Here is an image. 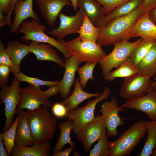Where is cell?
I'll return each mask as SVG.
<instances>
[{"mask_svg":"<svg viewBox=\"0 0 156 156\" xmlns=\"http://www.w3.org/2000/svg\"><path fill=\"white\" fill-rule=\"evenodd\" d=\"M144 14L140 5L129 14L115 19L99 28L97 42L102 47L114 45L134 38L132 32L135 24Z\"/></svg>","mask_w":156,"mask_h":156,"instance_id":"1","label":"cell"},{"mask_svg":"<svg viewBox=\"0 0 156 156\" xmlns=\"http://www.w3.org/2000/svg\"><path fill=\"white\" fill-rule=\"evenodd\" d=\"M26 114L34 144L44 143L53 139L57 120L47 109L41 106L34 110H27Z\"/></svg>","mask_w":156,"mask_h":156,"instance_id":"2","label":"cell"},{"mask_svg":"<svg viewBox=\"0 0 156 156\" xmlns=\"http://www.w3.org/2000/svg\"><path fill=\"white\" fill-rule=\"evenodd\" d=\"M147 132L143 122L132 125L114 141L110 142L109 156L128 155L144 137Z\"/></svg>","mask_w":156,"mask_h":156,"instance_id":"3","label":"cell"},{"mask_svg":"<svg viewBox=\"0 0 156 156\" xmlns=\"http://www.w3.org/2000/svg\"><path fill=\"white\" fill-rule=\"evenodd\" d=\"M46 29L45 26L41 23L39 20L32 19L31 21L23 22L17 33L23 34L21 39L24 42L31 41L49 44L60 51L65 59L71 56V53L63 44V41L59 42L48 36L44 32Z\"/></svg>","mask_w":156,"mask_h":156,"instance_id":"4","label":"cell"},{"mask_svg":"<svg viewBox=\"0 0 156 156\" xmlns=\"http://www.w3.org/2000/svg\"><path fill=\"white\" fill-rule=\"evenodd\" d=\"M63 43L72 55L81 62L99 63L107 55L97 42H83L79 36Z\"/></svg>","mask_w":156,"mask_h":156,"instance_id":"5","label":"cell"},{"mask_svg":"<svg viewBox=\"0 0 156 156\" xmlns=\"http://www.w3.org/2000/svg\"><path fill=\"white\" fill-rule=\"evenodd\" d=\"M111 92L110 89L105 87L101 94L95 97L92 100H89L85 106L77 107L67 113L68 119L72 121L71 131L77 135L83 127L92 121L94 119V111L97 104L102 100L108 99Z\"/></svg>","mask_w":156,"mask_h":156,"instance_id":"6","label":"cell"},{"mask_svg":"<svg viewBox=\"0 0 156 156\" xmlns=\"http://www.w3.org/2000/svg\"><path fill=\"white\" fill-rule=\"evenodd\" d=\"M142 40L140 38L133 42L125 40L114 45L113 50L99 63L102 70L103 76L106 81L111 70L113 68H118L128 59Z\"/></svg>","mask_w":156,"mask_h":156,"instance_id":"7","label":"cell"},{"mask_svg":"<svg viewBox=\"0 0 156 156\" xmlns=\"http://www.w3.org/2000/svg\"><path fill=\"white\" fill-rule=\"evenodd\" d=\"M20 82L16 77L13 78L10 86L8 85L2 88L0 91L1 105L4 104V109L5 122L3 132L8 130L13 122V117L21 99L22 88L19 86Z\"/></svg>","mask_w":156,"mask_h":156,"instance_id":"8","label":"cell"},{"mask_svg":"<svg viewBox=\"0 0 156 156\" xmlns=\"http://www.w3.org/2000/svg\"><path fill=\"white\" fill-rule=\"evenodd\" d=\"M151 77L140 73L124 78L120 89L119 96L127 100L142 96L152 87Z\"/></svg>","mask_w":156,"mask_h":156,"instance_id":"9","label":"cell"},{"mask_svg":"<svg viewBox=\"0 0 156 156\" xmlns=\"http://www.w3.org/2000/svg\"><path fill=\"white\" fill-rule=\"evenodd\" d=\"M85 11L80 7L75 14L68 16L60 12L58 16L60 20L59 26L46 33L55 36L60 42L64 41V38L67 35L78 33L83 20Z\"/></svg>","mask_w":156,"mask_h":156,"instance_id":"10","label":"cell"},{"mask_svg":"<svg viewBox=\"0 0 156 156\" xmlns=\"http://www.w3.org/2000/svg\"><path fill=\"white\" fill-rule=\"evenodd\" d=\"M124 111V108L119 106L115 97H112L110 101L106 100L101 103L100 112L108 137L117 136L118 134L117 127L124 125V120L119 116L118 114L119 112Z\"/></svg>","mask_w":156,"mask_h":156,"instance_id":"11","label":"cell"},{"mask_svg":"<svg viewBox=\"0 0 156 156\" xmlns=\"http://www.w3.org/2000/svg\"><path fill=\"white\" fill-rule=\"evenodd\" d=\"M41 106L48 109L52 106V105L40 87H37L29 84L27 87L22 88L21 97L16 113L23 109L34 110Z\"/></svg>","mask_w":156,"mask_h":156,"instance_id":"12","label":"cell"},{"mask_svg":"<svg viewBox=\"0 0 156 156\" xmlns=\"http://www.w3.org/2000/svg\"><path fill=\"white\" fill-rule=\"evenodd\" d=\"M106 133L104 121L101 115L97 114L92 121L83 127L76 138L82 143L84 150L86 152L90 151L93 144Z\"/></svg>","mask_w":156,"mask_h":156,"instance_id":"13","label":"cell"},{"mask_svg":"<svg viewBox=\"0 0 156 156\" xmlns=\"http://www.w3.org/2000/svg\"><path fill=\"white\" fill-rule=\"evenodd\" d=\"M134 109L146 114L150 119L156 120V92L152 87L144 95L127 100L120 106Z\"/></svg>","mask_w":156,"mask_h":156,"instance_id":"14","label":"cell"},{"mask_svg":"<svg viewBox=\"0 0 156 156\" xmlns=\"http://www.w3.org/2000/svg\"><path fill=\"white\" fill-rule=\"evenodd\" d=\"M42 16L51 27L54 26L56 19L62 9L66 6H72L70 0H34Z\"/></svg>","mask_w":156,"mask_h":156,"instance_id":"15","label":"cell"},{"mask_svg":"<svg viewBox=\"0 0 156 156\" xmlns=\"http://www.w3.org/2000/svg\"><path fill=\"white\" fill-rule=\"evenodd\" d=\"M33 0H18L15 3L13 10L14 15L11 25L10 32L17 33L22 23L29 18L39 20L37 14L33 8Z\"/></svg>","mask_w":156,"mask_h":156,"instance_id":"16","label":"cell"},{"mask_svg":"<svg viewBox=\"0 0 156 156\" xmlns=\"http://www.w3.org/2000/svg\"><path fill=\"white\" fill-rule=\"evenodd\" d=\"M64 62V74L58 85L59 92L64 100L67 98L70 94L71 88L75 82L76 71L81 63L72 55L65 59Z\"/></svg>","mask_w":156,"mask_h":156,"instance_id":"17","label":"cell"},{"mask_svg":"<svg viewBox=\"0 0 156 156\" xmlns=\"http://www.w3.org/2000/svg\"><path fill=\"white\" fill-rule=\"evenodd\" d=\"M30 52L34 53L39 61L54 62L62 67H64L65 62L58 55L56 50L51 45L44 42L31 41L29 44Z\"/></svg>","mask_w":156,"mask_h":156,"instance_id":"18","label":"cell"},{"mask_svg":"<svg viewBox=\"0 0 156 156\" xmlns=\"http://www.w3.org/2000/svg\"><path fill=\"white\" fill-rule=\"evenodd\" d=\"M134 37H140L144 41L156 40V25L150 19L148 12H146L138 19L132 32Z\"/></svg>","mask_w":156,"mask_h":156,"instance_id":"19","label":"cell"},{"mask_svg":"<svg viewBox=\"0 0 156 156\" xmlns=\"http://www.w3.org/2000/svg\"><path fill=\"white\" fill-rule=\"evenodd\" d=\"M5 51L13 64L15 72H20V65L23 59L30 53L29 45L13 40L5 43Z\"/></svg>","mask_w":156,"mask_h":156,"instance_id":"20","label":"cell"},{"mask_svg":"<svg viewBox=\"0 0 156 156\" xmlns=\"http://www.w3.org/2000/svg\"><path fill=\"white\" fill-rule=\"evenodd\" d=\"M51 145L48 142L42 144H34L31 146L15 145L11 156H50Z\"/></svg>","mask_w":156,"mask_h":156,"instance_id":"21","label":"cell"},{"mask_svg":"<svg viewBox=\"0 0 156 156\" xmlns=\"http://www.w3.org/2000/svg\"><path fill=\"white\" fill-rule=\"evenodd\" d=\"M79 81V78L76 80L75 88L70 95L61 103L66 107L67 113L77 107L81 102L90 98L99 95L100 92L91 93L84 91Z\"/></svg>","mask_w":156,"mask_h":156,"instance_id":"22","label":"cell"},{"mask_svg":"<svg viewBox=\"0 0 156 156\" xmlns=\"http://www.w3.org/2000/svg\"><path fill=\"white\" fill-rule=\"evenodd\" d=\"M16 114L18 115L19 119L16 129L15 145H32L34 144L27 118L26 112L22 109L17 112Z\"/></svg>","mask_w":156,"mask_h":156,"instance_id":"23","label":"cell"},{"mask_svg":"<svg viewBox=\"0 0 156 156\" xmlns=\"http://www.w3.org/2000/svg\"><path fill=\"white\" fill-rule=\"evenodd\" d=\"M143 0H132L118 6L98 21L96 26L100 28L116 18L125 16L139 6Z\"/></svg>","mask_w":156,"mask_h":156,"instance_id":"24","label":"cell"},{"mask_svg":"<svg viewBox=\"0 0 156 156\" xmlns=\"http://www.w3.org/2000/svg\"><path fill=\"white\" fill-rule=\"evenodd\" d=\"M138 73L154 77L156 75V43L136 66Z\"/></svg>","mask_w":156,"mask_h":156,"instance_id":"25","label":"cell"},{"mask_svg":"<svg viewBox=\"0 0 156 156\" xmlns=\"http://www.w3.org/2000/svg\"><path fill=\"white\" fill-rule=\"evenodd\" d=\"M83 8L88 18L95 26L99 20L106 15L101 5L95 0H78L77 8Z\"/></svg>","mask_w":156,"mask_h":156,"instance_id":"26","label":"cell"},{"mask_svg":"<svg viewBox=\"0 0 156 156\" xmlns=\"http://www.w3.org/2000/svg\"><path fill=\"white\" fill-rule=\"evenodd\" d=\"M146 129L148 135L144 147L139 156H150L156 148V120L143 122Z\"/></svg>","mask_w":156,"mask_h":156,"instance_id":"27","label":"cell"},{"mask_svg":"<svg viewBox=\"0 0 156 156\" xmlns=\"http://www.w3.org/2000/svg\"><path fill=\"white\" fill-rule=\"evenodd\" d=\"M99 28L89 20L85 12L82 24L78 33L82 41L97 42L99 37Z\"/></svg>","mask_w":156,"mask_h":156,"instance_id":"28","label":"cell"},{"mask_svg":"<svg viewBox=\"0 0 156 156\" xmlns=\"http://www.w3.org/2000/svg\"><path fill=\"white\" fill-rule=\"evenodd\" d=\"M72 122V121L70 119H68L64 122H59L60 134L53 150L54 152H57L61 150L67 144H69L70 146L75 145L74 143L72 142L70 135V132L73 128Z\"/></svg>","mask_w":156,"mask_h":156,"instance_id":"29","label":"cell"},{"mask_svg":"<svg viewBox=\"0 0 156 156\" xmlns=\"http://www.w3.org/2000/svg\"><path fill=\"white\" fill-rule=\"evenodd\" d=\"M137 73L138 71L136 67L128 58L124 61L118 68L110 72L106 81H112L117 78H125Z\"/></svg>","mask_w":156,"mask_h":156,"instance_id":"30","label":"cell"},{"mask_svg":"<svg viewBox=\"0 0 156 156\" xmlns=\"http://www.w3.org/2000/svg\"><path fill=\"white\" fill-rule=\"evenodd\" d=\"M156 43V40L144 41L142 40L128 58L135 66L144 57L152 46Z\"/></svg>","mask_w":156,"mask_h":156,"instance_id":"31","label":"cell"},{"mask_svg":"<svg viewBox=\"0 0 156 156\" xmlns=\"http://www.w3.org/2000/svg\"><path fill=\"white\" fill-rule=\"evenodd\" d=\"M19 119L18 116L11 127L7 130L0 134V138L3 140L7 153H10L15 145L16 128Z\"/></svg>","mask_w":156,"mask_h":156,"instance_id":"32","label":"cell"},{"mask_svg":"<svg viewBox=\"0 0 156 156\" xmlns=\"http://www.w3.org/2000/svg\"><path fill=\"white\" fill-rule=\"evenodd\" d=\"M14 77L18 80L21 82H25L29 84L38 87L41 86H50L58 85L60 81H45L38 79V78L32 77L27 76L21 72L19 73L12 72Z\"/></svg>","mask_w":156,"mask_h":156,"instance_id":"33","label":"cell"},{"mask_svg":"<svg viewBox=\"0 0 156 156\" xmlns=\"http://www.w3.org/2000/svg\"><path fill=\"white\" fill-rule=\"evenodd\" d=\"M97 63L87 62L84 65L78 67L77 72L79 76V80L83 89H85L87 83L90 79L94 80L93 73Z\"/></svg>","mask_w":156,"mask_h":156,"instance_id":"34","label":"cell"},{"mask_svg":"<svg viewBox=\"0 0 156 156\" xmlns=\"http://www.w3.org/2000/svg\"><path fill=\"white\" fill-rule=\"evenodd\" d=\"M106 133L103 135L93 148L90 151V156H107L109 155L110 142Z\"/></svg>","mask_w":156,"mask_h":156,"instance_id":"35","label":"cell"},{"mask_svg":"<svg viewBox=\"0 0 156 156\" xmlns=\"http://www.w3.org/2000/svg\"><path fill=\"white\" fill-rule=\"evenodd\" d=\"M102 6L106 15L116 8L132 0H95Z\"/></svg>","mask_w":156,"mask_h":156,"instance_id":"36","label":"cell"},{"mask_svg":"<svg viewBox=\"0 0 156 156\" xmlns=\"http://www.w3.org/2000/svg\"><path fill=\"white\" fill-rule=\"evenodd\" d=\"M12 68L4 64H0V86L1 88L8 86L9 74L12 72Z\"/></svg>","mask_w":156,"mask_h":156,"instance_id":"37","label":"cell"},{"mask_svg":"<svg viewBox=\"0 0 156 156\" xmlns=\"http://www.w3.org/2000/svg\"><path fill=\"white\" fill-rule=\"evenodd\" d=\"M4 64L11 67L12 72H15L14 65L7 53L5 47L2 41H0V64Z\"/></svg>","mask_w":156,"mask_h":156,"instance_id":"38","label":"cell"},{"mask_svg":"<svg viewBox=\"0 0 156 156\" xmlns=\"http://www.w3.org/2000/svg\"><path fill=\"white\" fill-rule=\"evenodd\" d=\"M51 110L53 115L57 118L66 117L67 114L66 107L61 103H54L52 106Z\"/></svg>","mask_w":156,"mask_h":156,"instance_id":"39","label":"cell"},{"mask_svg":"<svg viewBox=\"0 0 156 156\" xmlns=\"http://www.w3.org/2000/svg\"><path fill=\"white\" fill-rule=\"evenodd\" d=\"M12 0H0V15H7L11 7Z\"/></svg>","mask_w":156,"mask_h":156,"instance_id":"40","label":"cell"},{"mask_svg":"<svg viewBox=\"0 0 156 156\" xmlns=\"http://www.w3.org/2000/svg\"><path fill=\"white\" fill-rule=\"evenodd\" d=\"M140 5L144 13L156 7V0H143Z\"/></svg>","mask_w":156,"mask_h":156,"instance_id":"41","label":"cell"},{"mask_svg":"<svg viewBox=\"0 0 156 156\" xmlns=\"http://www.w3.org/2000/svg\"><path fill=\"white\" fill-rule=\"evenodd\" d=\"M43 92L45 96L48 98L52 96L56 95L59 92L58 85L49 86L48 89L43 91Z\"/></svg>","mask_w":156,"mask_h":156,"instance_id":"42","label":"cell"},{"mask_svg":"<svg viewBox=\"0 0 156 156\" xmlns=\"http://www.w3.org/2000/svg\"><path fill=\"white\" fill-rule=\"evenodd\" d=\"M75 147V145H71L69 147L67 148L62 151L60 150L57 152H54L52 154V156H68L74 149Z\"/></svg>","mask_w":156,"mask_h":156,"instance_id":"43","label":"cell"},{"mask_svg":"<svg viewBox=\"0 0 156 156\" xmlns=\"http://www.w3.org/2000/svg\"><path fill=\"white\" fill-rule=\"evenodd\" d=\"M148 16L151 21L156 25V7L151 9L148 12Z\"/></svg>","mask_w":156,"mask_h":156,"instance_id":"44","label":"cell"},{"mask_svg":"<svg viewBox=\"0 0 156 156\" xmlns=\"http://www.w3.org/2000/svg\"><path fill=\"white\" fill-rule=\"evenodd\" d=\"M18 0H12L11 2V7L10 10L8 14L5 16V20L6 23H11V18L12 13L13 11L14 5L15 2Z\"/></svg>","mask_w":156,"mask_h":156,"instance_id":"45","label":"cell"},{"mask_svg":"<svg viewBox=\"0 0 156 156\" xmlns=\"http://www.w3.org/2000/svg\"><path fill=\"white\" fill-rule=\"evenodd\" d=\"M2 139L0 138V156H8L7 151Z\"/></svg>","mask_w":156,"mask_h":156,"instance_id":"46","label":"cell"},{"mask_svg":"<svg viewBox=\"0 0 156 156\" xmlns=\"http://www.w3.org/2000/svg\"><path fill=\"white\" fill-rule=\"evenodd\" d=\"M72 6L74 10L76 11L77 9V2L78 0H70Z\"/></svg>","mask_w":156,"mask_h":156,"instance_id":"47","label":"cell"},{"mask_svg":"<svg viewBox=\"0 0 156 156\" xmlns=\"http://www.w3.org/2000/svg\"><path fill=\"white\" fill-rule=\"evenodd\" d=\"M152 88L153 90L156 92V80L153 81L152 86Z\"/></svg>","mask_w":156,"mask_h":156,"instance_id":"48","label":"cell"},{"mask_svg":"<svg viewBox=\"0 0 156 156\" xmlns=\"http://www.w3.org/2000/svg\"><path fill=\"white\" fill-rule=\"evenodd\" d=\"M151 156H156V148L153 150Z\"/></svg>","mask_w":156,"mask_h":156,"instance_id":"49","label":"cell"}]
</instances>
